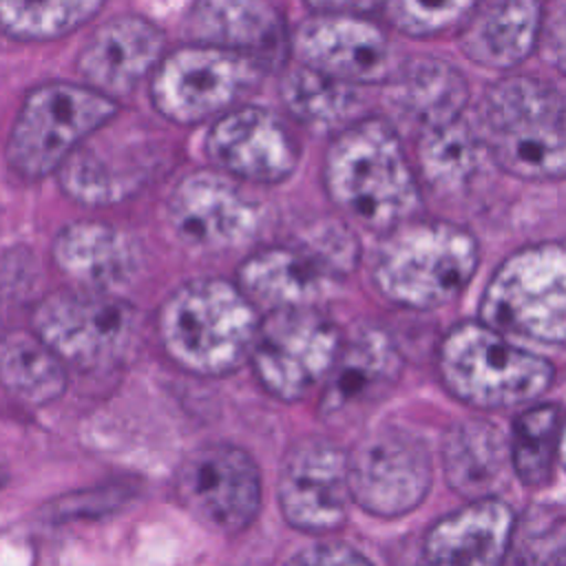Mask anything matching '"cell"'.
Returning <instances> with one entry per match:
<instances>
[{
    "label": "cell",
    "mask_w": 566,
    "mask_h": 566,
    "mask_svg": "<svg viewBox=\"0 0 566 566\" xmlns=\"http://www.w3.org/2000/svg\"><path fill=\"white\" fill-rule=\"evenodd\" d=\"M515 515L495 495L469 500L467 506L438 520L422 544L427 562L489 566L506 557Z\"/></svg>",
    "instance_id": "44dd1931"
},
{
    "label": "cell",
    "mask_w": 566,
    "mask_h": 566,
    "mask_svg": "<svg viewBox=\"0 0 566 566\" xmlns=\"http://www.w3.org/2000/svg\"><path fill=\"white\" fill-rule=\"evenodd\" d=\"M486 150L482 137L460 117L424 128L418 142V164L427 186L438 192L460 190L478 170Z\"/></svg>",
    "instance_id": "f1b7e54d"
},
{
    "label": "cell",
    "mask_w": 566,
    "mask_h": 566,
    "mask_svg": "<svg viewBox=\"0 0 566 566\" xmlns=\"http://www.w3.org/2000/svg\"><path fill=\"white\" fill-rule=\"evenodd\" d=\"M181 506L219 533L243 531L261 509V475L254 460L234 444L190 451L175 471Z\"/></svg>",
    "instance_id": "7c38bea8"
},
{
    "label": "cell",
    "mask_w": 566,
    "mask_h": 566,
    "mask_svg": "<svg viewBox=\"0 0 566 566\" xmlns=\"http://www.w3.org/2000/svg\"><path fill=\"white\" fill-rule=\"evenodd\" d=\"M164 55V33L142 15H115L99 24L77 55L84 84L117 99L128 95Z\"/></svg>",
    "instance_id": "d6986e66"
},
{
    "label": "cell",
    "mask_w": 566,
    "mask_h": 566,
    "mask_svg": "<svg viewBox=\"0 0 566 566\" xmlns=\"http://www.w3.org/2000/svg\"><path fill=\"white\" fill-rule=\"evenodd\" d=\"M562 440V409L559 405L528 407L515 418L509 460L515 475L526 486H539L551 480L553 464Z\"/></svg>",
    "instance_id": "f546056e"
},
{
    "label": "cell",
    "mask_w": 566,
    "mask_h": 566,
    "mask_svg": "<svg viewBox=\"0 0 566 566\" xmlns=\"http://www.w3.org/2000/svg\"><path fill=\"white\" fill-rule=\"evenodd\" d=\"M296 243L321 261L336 279L356 265L358 241L349 228L338 221H318L307 228Z\"/></svg>",
    "instance_id": "836d02e7"
},
{
    "label": "cell",
    "mask_w": 566,
    "mask_h": 566,
    "mask_svg": "<svg viewBox=\"0 0 566 566\" xmlns=\"http://www.w3.org/2000/svg\"><path fill=\"white\" fill-rule=\"evenodd\" d=\"M336 276L305 248L272 245L254 252L239 268V287L256 305L270 310L290 305H314Z\"/></svg>",
    "instance_id": "cb8c5ba5"
},
{
    "label": "cell",
    "mask_w": 566,
    "mask_h": 566,
    "mask_svg": "<svg viewBox=\"0 0 566 566\" xmlns=\"http://www.w3.org/2000/svg\"><path fill=\"white\" fill-rule=\"evenodd\" d=\"M115 115L117 102L88 84L44 82L22 99L7 137V164L24 179L46 177Z\"/></svg>",
    "instance_id": "8992f818"
},
{
    "label": "cell",
    "mask_w": 566,
    "mask_h": 566,
    "mask_svg": "<svg viewBox=\"0 0 566 566\" xmlns=\"http://www.w3.org/2000/svg\"><path fill=\"white\" fill-rule=\"evenodd\" d=\"M106 0H0V31L20 42L57 40L86 24Z\"/></svg>",
    "instance_id": "4dcf8cb0"
},
{
    "label": "cell",
    "mask_w": 566,
    "mask_h": 566,
    "mask_svg": "<svg viewBox=\"0 0 566 566\" xmlns=\"http://www.w3.org/2000/svg\"><path fill=\"white\" fill-rule=\"evenodd\" d=\"M0 385L27 405L42 407L66 389V367L31 329L0 336Z\"/></svg>",
    "instance_id": "4316f807"
},
{
    "label": "cell",
    "mask_w": 566,
    "mask_h": 566,
    "mask_svg": "<svg viewBox=\"0 0 566 566\" xmlns=\"http://www.w3.org/2000/svg\"><path fill=\"white\" fill-rule=\"evenodd\" d=\"M210 159L228 175L261 184L290 177L298 150L283 122L259 106H237L219 115L206 142Z\"/></svg>",
    "instance_id": "ac0fdd59"
},
{
    "label": "cell",
    "mask_w": 566,
    "mask_h": 566,
    "mask_svg": "<svg viewBox=\"0 0 566 566\" xmlns=\"http://www.w3.org/2000/svg\"><path fill=\"white\" fill-rule=\"evenodd\" d=\"M478 0H382L396 29L407 35H436L460 24Z\"/></svg>",
    "instance_id": "d6a6232c"
},
{
    "label": "cell",
    "mask_w": 566,
    "mask_h": 566,
    "mask_svg": "<svg viewBox=\"0 0 566 566\" xmlns=\"http://www.w3.org/2000/svg\"><path fill=\"white\" fill-rule=\"evenodd\" d=\"M332 201L371 230H391L420 210V186L394 126L378 117L336 130L325 153Z\"/></svg>",
    "instance_id": "6da1fadb"
},
{
    "label": "cell",
    "mask_w": 566,
    "mask_h": 566,
    "mask_svg": "<svg viewBox=\"0 0 566 566\" xmlns=\"http://www.w3.org/2000/svg\"><path fill=\"white\" fill-rule=\"evenodd\" d=\"M316 13H349V15H363L382 0H305Z\"/></svg>",
    "instance_id": "d590c367"
},
{
    "label": "cell",
    "mask_w": 566,
    "mask_h": 566,
    "mask_svg": "<svg viewBox=\"0 0 566 566\" xmlns=\"http://www.w3.org/2000/svg\"><path fill=\"white\" fill-rule=\"evenodd\" d=\"M55 265L73 281L93 290H111L126 283L139 252L128 234L104 221H73L53 241Z\"/></svg>",
    "instance_id": "603a6c76"
},
{
    "label": "cell",
    "mask_w": 566,
    "mask_h": 566,
    "mask_svg": "<svg viewBox=\"0 0 566 566\" xmlns=\"http://www.w3.org/2000/svg\"><path fill=\"white\" fill-rule=\"evenodd\" d=\"M294 562L301 564H367L369 557L343 542H323L301 551Z\"/></svg>",
    "instance_id": "e575fe53"
},
{
    "label": "cell",
    "mask_w": 566,
    "mask_h": 566,
    "mask_svg": "<svg viewBox=\"0 0 566 566\" xmlns=\"http://www.w3.org/2000/svg\"><path fill=\"white\" fill-rule=\"evenodd\" d=\"M263 71L245 53L195 42L159 57L153 69L150 97L166 119L199 124L230 111L256 86Z\"/></svg>",
    "instance_id": "9c48e42d"
},
{
    "label": "cell",
    "mask_w": 566,
    "mask_h": 566,
    "mask_svg": "<svg viewBox=\"0 0 566 566\" xmlns=\"http://www.w3.org/2000/svg\"><path fill=\"white\" fill-rule=\"evenodd\" d=\"M542 0H478L460 22V49L489 69H513L542 33Z\"/></svg>",
    "instance_id": "7402d4cb"
},
{
    "label": "cell",
    "mask_w": 566,
    "mask_h": 566,
    "mask_svg": "<svg viewBox=\"0 0 566 566\" xmlns=\"http://www.w3.org/2000/svg\"><path fill=\"white\" fill-rule=\"evenodd\" d=\"M259 323L256 305L226 279H197L181 285L157 316L166 354L181 369L199 376H221L243 365Z\"/></svg>",
    "instance_id": "7a4b0ae2"
},
{
    "label": "cell",
    "mask_w": 566,
    "mask_h": 566,
    "mask_svg": "<svg viewBox=\"0 0 566 566\" xmlns=\"http://www.w3.org/2000/svg\"><path fill=\"white\" fill-rule=\"evenodd\" d=\"M292 46L303 64L349 84L382 82L394 69L387 35L363 15L316 13L298 27Z\"/></svg>",
    "instance_id": "2e32d148"
},
{
    "label": "cell",
    "mask_w": 566,
    "mask_h": 566,
    "mask_svg": "<svg viewBox=\"0 0 566 566\" xmlns=\"http://www.w3.org/2000/svg\"><path fill=\"white\" fill-rule=\"evenodd\" d=\"M7 482H9V471H7V467L0 462V489H2Z\"/></svg>",
    "instance_id": "8d00e7d4"
},
{
    "label": "cell",
    "mask_w": 566,
    "mask_h": 566,
    "mask_svg": "<svg viewBox=\"0 0 566 566\" xmlns=\"http://www.w3.org/2000/svg\"><path fill=\"white\" fill-rule=\"evenodd\" d=\"M349 502L347 453L325 438L296 440L279 475L283 517L301 531H332L345 522Z\"/></svg>",
    "instance_id": "5bb4252c"
},
{
    "label": "cell",
    "mask_w": 566,
    "mask_h": 566,
    "mask_svg": "<svg viewBox=\"0 0 566 566\" xmlns=\"http://www.w3.org/2000/svg\"><path fill=\"white\" fill-rule=\"evenodd\" d=\"M336 325L314 305L270 310L259 323L250 363L261 385L281 400H298L332 369L340 349Z\"/></svg>",
    "instance_id": "30bf717a"
},
{
    "label": "cell",
    "mask_w": 566,
    "mask_h": 566,
    "mask_svg": "<svg viewBox=\"0 0 566 566\" xmlns=\"http://www.w3.org/2000/svg\"><path fill=\"white\" fill-rule=\"evenodd\" d=\"M387 232L371 279L396 305L411 310L447 305L478 268V243L455 223L409 219Z\"/></svg>",
    "instance_id": "3957f363"
},
{
    "label": "cell",
    "mask_w": 566,
    "mask_h": 566,
    "mask_svg": "<svg viewBox=\"0 0 566 566\" xmlns=\"http://www.w3.org/2000/svg\"><path fill=\"white\" fill-rule=\"evenodd\" d=\"M438 369L458 400L482 409L526 405L555 378L551 360L515 347L482 321L460 323L442 338Z\"/></svg>",
    "instance_id": "5b68a950"
},
{
    "label": "cell",
    "mask_w": 566,
    "mask_h": 566,
    "mask_svg": "<svg viewBox=\"0 0 566 566\" xmlns=\"http://www.w3.org/2000/svg\"><path fill=\"white\" fill-rule=\"evenodd\" d=\"M564 513L559 506H533L513 524L506 555L517 564H555L566 562L564 555Z\"/></svg>",
    "instance_id": "1f68e13d"
},
{
    "label": "cell",
    "mask_w": 566,
    "mask_h": 566,
    "mask_svg": "<svg viewBox=\"0 0 566 566\" xmlns=\"http://www.w3.org/2000/svg\"><path fill=\"white\" fill-rule=\"evenodd\" d=\"M467 99L469 86L464 75L438 57L413 60L396 80V102L422 128L458 119Z\"/></svg>",
    "instance_id": "484cf974"
},
{
    "label": "cell",
    "mask_w": 566,
    "mask_h": 566,
    "mask_svg": "<svg viewBox=\"0 0 566 566\" xmlns=\"http://www.w3.org/2000/svg\"><path fill=\"white\" fill-rule=\"evenodd\" d=\"M31 327L64 365L99 371L130 354L139 316L106 290L80 287L44 296L33 310Z\"/></svg>",
    "instance_id": "ba28073f"
},
{
    "label": "cell",
    "mask_w": 566,
    "mask_h": 566,
    "mask_svg": "<svg viewBox=\"0 0 566 566\" xmlns=\"http://www.w3.org/2000/svg\"><path fill=\"white\" fill-rule=\"evenodd\" d=\"M480 321L497 332L562 345L566 336V261L562 243L528 245L491 276Z\"/></svg>",
    "instance_id": "52a82bcc"
},
{
    "label": "cell",
    "mask_w": 566,
    "mask_h": 566,
    "mask_svg": "<svg viewBox=\"0 0 566 566\" xmlns=\"http://www.w3.org/2000/svg\"><path fill=\"white\" fill-rule=\"evenodd\" d=\"M168 219L177 237L206 252H223L245 245L259 228V210L230 179L199 170L184 177L170 199Z\"/></svg>",
    "instance_id": "9a60e30c"
},
{
    "label": "cell",
    "mask_w": 566,
    "mask_h": 566,
    "mask_svg": "<svg viewBox=\"0 0 566 566\" xmlns=\"http://www.w3.org/2000/svg\"><path fill=\"white\" fill-rule=\"evenodd\" d=\"M352 500L382 517L416 509L431 486L427 442L402 427L385 424L365 433L347 455Z\"/></svg>",
    "instance_id": "8fae6325"
},
{
    "label": "cell",
    "mask_w": 566,
    "mask_h": 566,
    "mask_svg": "<svg viewBox=\"0 0 566 566\" xmlns=\"http://www.w3.org/2000/svg\"><path fill=\"white\" fill-rule=\"evenodd\" d=\"M186 24L195 42L245 53L263 69L276 66L287 46L272 0H192Z\"/></svg>",
    "instance_id": "ffe728a7"
},
{
    "label": "cell",
    "mask_w": 566,
    "mask_h": 566,
    "mask_svg": "<svg viewBox=\"0 0 566 566\" xmlns=\"http://www.w3.org/2000/svg\"><path fill=\"white\" fill-rule=\"evenodd\" d=\"M440 453L447 484L467 500L495 495L511 464L502 431L475 418L453 422L442 438Z\"/></svg>",
    "instance_id": "d4e9b609"
},
{
    "label": "cell",
    "mask_w": 566,
    "mask_h": 566,
    "mask_svg": "<svg viewBox=\"0 0 566 566\" xmlns=\"http://www.w3.org/2000/svg\"><path fill=\"white\" fill-rule=\"evenodd\" d=\"M168 153L146 135L119 139L108 122L82 139L57 166L62 190L84 206H111L133 197L161 172Z\"/></svg>",
    "instance_id": "4fadbf2b"
},
{
    "label": "cell",
    "mask_w": 566,
    "mask_h": 566,
    "mask_svg": "<svg viewBox=\"0 0 566 566\" xmlns=\"http://www.w3.org/2000/svg\"><path fill=\"white\" fill-rule=\"evenodd\" d=\"M281 99L294 119L318 133L340 130L352 124L360 104L354 84L307 64L292 69L283 77Z\"/></svg>",
    "instance_id": "83f0119b"
},
{
    "label": "cell",
    "mask_w": 566,
    "mask_h": 566,
    "mask_svg": "<svg viewBox=\"0 0 566 566\" xmlns=\"http://www.w3.org/2000/svg\"><path fill=\"white\" fill-rule=\"evenodd\" d=\"M402 358L387 332L374 325L358 327L336 354L327 371L318 413L325 422L345 427L365 416L396 385Z\"/></svg>",
    "instance_id": "e0dca14e"
},
{
    "label": "cell",
    "mask_w": 566,
    "mask_h": 566,
    "mask_svg": "<svg viewBox=\"0 0 566 566\" xmlns=\"http://www.w3.org/2000/svg\"><path fill=\"white\" fill-rule=\"evenodd\" d=\"M484 146L506 172L524 179L564 175V99L537 77L495 82L482 102Z\"/></svg>",
    "instance_id": "277c9868"
}]
</instances>
